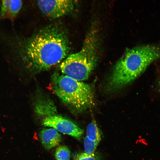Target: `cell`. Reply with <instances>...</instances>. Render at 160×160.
<instances>
[{"mask_svg":"<svg viewBox=\"0 0 160 160\" xmlns=\"http://www.w3.org/2000/svg\"><path fill=\"white\" fill-rule=\"evenodd\" d=\"M19 43L17 55L27 68L37 71L47 70L59 63L70 50L68 34L58 24L45 26Z\"/></svg>","mask_w":160,"mask_h":160,"instance_id":"6da1fadb","label":"cell"},{"mask_svg":"<svg viewBox=\"0 0 160 160\" xmlns=\"http://www.w3.org/2000/svg\"><path fill=\"white\" fill-rule=\"evenodd\" d=\"M160 58V47L153 45L138 46L127 49L114 66L106 88L119 90L140 76L154 61Z\"/></svg>","mask_w":160,"mask_h":160,"instance_id":"7a4b0ae2","label":"cell"},{"mask_svg":"<svg viewBox=\"0 0 160 160\" xmlns=\"http://www.w3.org/2000/svg\"><path fill=\"white\" fill-rule=\"evenodd\" d=\"M98 26L93 23L88 31L81 50L69 55L61 64L64 75L79 81L87 79L100 57V40Z\"/></svg>","mask_w":160,"mask_h":160,"instance_id":"3957f363","label":"cell"},{"mask_svg":"<svg viewBox=\"0 0 160 160\" xmlns=\"http://www.w3.org/2000/svg\"><path fill=\"white\" fill-rule=\"evenodd\" d=\"M52 81L56 95L75 112H81L93 105V92L89 84L58 73L53 74Z\"/></svg>","mask_w":160,"mask_h":160,"instance_id":"277c9868","label":"cell"},{"mask_svg":"<svg viewBox=\"0 0 160 160\" xmlns=\"http://www.w3.org/2000/svg\"><path fill=\"white\" fill-rule=\"evenodd\" d=\"M43 126L53 128L63 134L70 135L80 140L83 135V130L71 121L62 116L50 115L43 120Z\"/></svg>","mask_w":160,"mask_h":160,"instance_id":"5b68a950","label":"cell"},{"mask_svg":"<svg viewBox=\"0 0 160 160\" xmlns=\"http://www.w3.org/2000/svg\"><path fill=\"white\" fill-rule=\"evenodd\" d=\"M75 2L73 0H39L37 4L42 12L48 17L55 19L68 14L74 10Z\"/></svg>","mask_w":160,"mask_h":160,"instance_id":"8992f818","label":"cell"},{"mask_svg":"<svg viewBox=\"0 0 160 160\" xmlns=\"http://www.w3.org/2000/svg\"><path fill=\"white\" fill-rule=\"evenodd\" d=\"M39 135L42 144L48 150L57 146L61 140L60 134L52 128L42 129L40 131Z\"/></svg>","mask_w":160,"mask_h":160,"instance_id":"52a82bcc","label":"cell"},{"mask_svg":"<svg viewBox=\"0 0 160 160\" xmlns=\"http://www.w3.org/2000/svg\"><path fill=\"white\" fill-rule=\"evenodd\" d=\"M86 137L89 140L98 144L101 140V132L94 119L87 125Z\"/></svg>","mask_w":160,"mask_h":160,"instance_id":"ba28073f","label":"cell"},{"mask_svg":"<svg viewBox=\"0 0 160 160\" xmlns=\"http://www.w3.org/2000/svg\"><path fill=\"white\" fill-rule=\"evenodd\" d=\"M22 5L23 2L21 0H9L7 15L11 19H13L16 16Z\"/></svg>","mask_w":160,"mask_h":160,"instance_id":"9c48e42d","label":"cell"},{"mask_svg":"<svg viewBox=\"0 0 160 160\" xmlns=\"http://www.w3.org/2000/svg\"><path fill=\"white\" fill-rule=\"evenodd\" d=\"M71 152L65 145L58 146L55 151V156L56 160H69Z\"/></svg>","mask_w":160,"mask_h":160,"instance_id":"30bf717a","label":"cell"},{"mask_svg":"<svg viewBox=\"0 0 160 160\" xmlns=\"http://www.w3.org/2000/svg\"><path fill=\"white\" fill-rule=\"evenodd\" d=\"M101 155L98 153L89 155L85 152L77 153L74 156L73 160H101Z\"/></svg>","mask_w":160,"mask_h":160,"instance_id":"8fae6325","label":"cell"},{"mask_svg":"<svg viewBox=\"0 0 160 160\" xmlns=\"http://www.w3.org/2000/svg\"><path fill=\"white\" fill-rule=\"evenodd\" d=\"M98 143L92 141L85 137L84 140L85 153L88 154H92L95 151Z\"/></svg>","mask_w":160,"mask_h":160,"instance_id":"7c38bea8","label":"cell"},{"mask_svg":"<svg viewBox=\"0 0 160 160\" xmlns=\"http://www.w3.org/2000/svg\"><path fill=\"white\" fill-rule=\"evenodd\" d=\"M9 0L1 1L0 11V19L4 18L7 15Z\"/></svg>","mask_w":160,"mask_h":160,"instance_id":"4fadbf2b","label":"cell"},{"mask_svg":"<svg viewBox=\"0 0 160 160\" xmlns=\"http://www.w3.org/2000/svg\"><path fill=\"white\" fill-rule=\"evenodd\" d=\"M136 144H139L145 146H147L148 143L147 140L141 135L138 136V138L136 141Z\"/></svg>","mask_w":160,"mask_h":160,"instance_id":"5bb4252c","label":"cell"},{"mask_svg":"<svg viewBox=\"0 0 160 160\" xmlns=\"http://www.w3.org/2000/svg\"><path fill=\"white\" fill-rule=\"evenodd\" d=\"M158 90L160 92V78L159 80L158 84Z\"/></svg>","mask_w":160,"mask_h":160,"instance_id":"9a60e30c","label":"cell"}]
</instances>
